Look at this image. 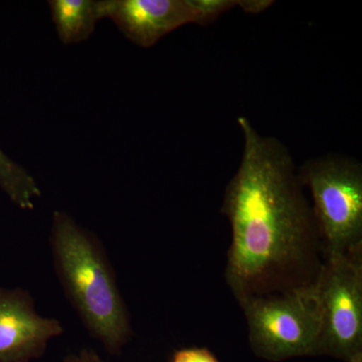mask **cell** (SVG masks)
<instances>
[{"mask_svg": "<svg viewBox=\"0 0 362 362\" xmlns=\"http://www.w3.org/2000/svg\"><path fill=\"white\" fill-rule=\"evenodd\" d=\"M274 4L270 0H238L237 6H240L247 13H261Z\"/></svg>", "mask_w": 362, "mask_h": 362, "instance_id": "obj_12", "label": "cell"}, {"mask_svg": "<svg viewBox=\"0 0 362 362\" xmlns=\"http://www.w3.org/2000/svg\"><path fill=\"white\" fill-rule=\"evenodd\" d=\"M298 176L311 192L323 259L362 250L361 164L324 156L305 162Z\"/></svg>", "mask_w": 362, "mask_h": 362, "instance_id": "obj_3", "label": "cell"}, {"mask_svg": "<svg viewBox=\"0 0 362 362\" xmlns=\"http://www.w3.org/2000/svg\"><path fill=\"white\" fill-rule=\"evenodd\" d=\"M63 332L61 323L40 316L21 290L0 289V362H28Z\"/></svg>", "mask_w": 362, "mask_h": 362, "instance_id": "obj_6", "label": "cell"}, {"mask_svg": "<svg viewBox=\"0 0 362 362\" xmlns=\"http://www.w3.org/2000/svg\"><path fill=\"white\" fill-rule=\"evenodd\" d=\"M101 18H109L133 44L151 47L180 26L194 23L188 0H100Z\"/></svg>", "mask_w": 362, "mask_h": 362, "instance_id": "obj_7", "label": "cell"}, {"mask_svg": "<svg viewBox=\"0 0 362 362\" xmlns=\"http://www.w3.org/2000/svg\"><path fill=\"white\" fill-rule=\"evenodd\" d=\"M244 151L226 187L221 213L232 228L226 280L240 305L314 284L322 246L291 154L238 118Z\"/></svg>", "mask_w": 362, "mask_h": 362, "instance_id": "obj_1", "label": "cell"}, {"mask_svg": "<svg viewBox=\"0 0 362 362\" xmlns=\"http://www.w3.org/2000/svg\"><path fill=\"white\" fill-rule=\"evenodd\" d=\"M257 356L270 361L316 356L322 328L316 282L240 305Z\"/></svg>", "mask_w": 362, "mask_h": 362, "instance_id": "obj_4", "label": "cell"}, {"mask_svg": "<svg viewBox=\"0 0 362 362\" xmlns=\"http://www.w3.org/2000/svg\"><path fill=\"white\" fill-rule=\"evenodd\" d=\"M49 6L59 39L65 45L89 39L102 20L95 0H51Z\"/></svg>", "mask_w": 362, "mask_h": 362, "instance_id": "obj_8", "label": "cell"}, {"mask_svg": "<svg viewBox=\"0 0 362 362\" xmlns=\"http://www.w3.org/2000/svg\"><path fill=\"white\" fill-rule=\"evenodd\" d=\"M171 362H220L213 352L207 349H181L176 352Z\"/></svg>", "mask_w": 362, "mask_h": 362, "instance_id": "obj_11", "label": "cell"}, {"mask_svg": "<svg viewBox=\"0 0 362 362\" xmlns=\"http://www.w3.org/2000/svg\"><path fill=\"white\" fill-rule=\"evenodd\" d=\"M322 328L316 356L362 354V250L325 257L316 280Z\"/></svg>", "mask_w": 362, "mask_h": 362, "instance_id": "obj_5", "label": "cell"}, {"mask_svg": "<svg viewBox=\"0 0 362 362\" xmlns=\"http://www.w3.org/2000/svg\"><path fill=\"white\" fill-rule=\"evenodd\" d=\"M194 16V23L209 25L221 14L237 6L235 0H188Z\"/></svg>", "mask_w": 362, "mask_h": 362, "instance_id": "obj_10", "label": "cell"}, {"mask_svg": "<svg viewBox=\"0 0 362 362\" xmlns=\"http://www.w3.org/2000/svg\"><path fill=\"white\" fill-rule=\"evenodd\" d=\"M349 362H362V354H357Z\"/></svg>", "mask_w": 362, "mask_h": 362, "instance_id": "obj_14", "label": "cell"}, {"mask_svg": "<svg viewBox=\"0 0 362 362\" xmlns=\"http://www.w3.org/2000/svg\"><path fill=\"white\" fill-rule=\"evenodd\" d=\"M52 246L59 280L93 335L118 351L130 334L125 305L101 247L69 214L54 211Z\"/></svg>", "mask_w": 362, "mask_h": 362, "instance_id": "obj_2", "label": "cell"}, {"mask_svg": "<svg viewBox=\"0 0 362 362\" xmlns=\"http://www.w3.org/2000/svg\"><path fill=\"white\" fill-rule=\"evenodd\" d=\"M0 187L18 207L33 209L42 195L39 185L25 168L4 153L0 147Z\"/></svg>", "mask_w": 362, "mask_h": 362, "instance_id": "obj_9", "label": "cell"}, {"mask_svg": "<svg viewBox=\"0 0 362 362\" xmlns=\"http://www.w3.org/2000/svg\"><path fill=\"white\" fill-rule=\"evenodd\" d=\"M68 362H102L99 361V359L96 358V357H93L90 356V354H84L81 357H76V358L71 359Z\"/></svg>", "mask_w": 362, "mask_h": 362, "instance_id": "obj_13", "label": "cell"}]
</instances>
